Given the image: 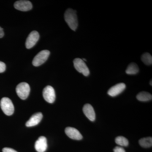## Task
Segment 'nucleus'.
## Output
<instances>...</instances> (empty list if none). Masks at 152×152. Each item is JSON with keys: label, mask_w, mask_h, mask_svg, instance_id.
I'll use <instances>...</instances> for the list:
<instances>
[{"label": "nucleus", "mask_w": 152, "mask_h": 152, "mask_svg": "<svg viewBox=\"0 0 152 152\" xmlns=\"http://www.w3.org/2000/svg\"><path fill=\"white\" fill-rule=\"evenodd\" d=\"M65 20L73 31H76L78 25L76 12L72 9H68L64 14Z\"/></svg>", "instance_id": "nucleus-1"}, {"label": "nucleus", "mask_w": 152, "mask_h": 152, "mask_svg": "<svg viewBox=\"0 0 152 152\" xmlns=\"http://www.w3.org/2000/svg\"><path fill=\"white\" fill-rule=\"evenodd\" d=\"M83 112L85 115L91 121L96 119V114L92 106L89 104H86L83 108Z\"/></svg>", "instance_id": "nucleus-12"}, {"label": "nucleus", "mask_w": 152, "mask_h": 152, "mask_svg": "<svg viewBox=\"0 0 152 152\" xmlns=\"http://www.w3.org/2000/svg\"><path fill=\"white\" fill-rule=\"evenodd\" d=\"M114 152H126L125 150L122 147H116L114 149Z\"/></svg>", "instance_id": "nucleus-20"}, {"label": "nucleus", "mask_w": 152, "mask_h": 152, "mask_svg": "<svg viewBox=\"0 0 152 152\" xmlns=\"http://www.w3.org/2000/svg\"><path fill=\"white\" fill-rule=\"evenodd\" d=\"M140 145L143 148H148L152 146V138L151 137L143 138L139 140Z\"/></svg>", "instance_id": "nucleus-16"}, {"label": "nucleus", "mask_w": 152, "mask_h": 152, "mask_svg": "<svg viewBox=\"0 0 152 152\" xmlns=\"http://www.w3.org/2000/svg\"><path fill=\"white\" fill-rule=\"evenodd\" d=\"M50 52L48 50L41 51L36 55L33 60L32 64L35 66H39L43 64L48 60Z\"/></svg>", "instance_id": "nucleus-4"}, {"label": "nucleus", "mask_w": 152, "mask_h": 152, "mask_svg": "<svg viewBox=\"0 0 152 152\" xmlns=\"http://www.w3.org/2000/svg\"><path fill=\"white\" fill-rule=\"evenodd\" d=\"M1 107L3 112L7 115H11L14 112V106L12 101L9 98L4 97L0 102Z\"/></svg>", "instance_id": "nucleus-2"}, {"label": "nucleus", "mask_w": 152, "mask_h": 152, "mask_svg": "<svg viewBox=\"0 0 152 152\" xmlns=\"http://www.w3.org/2000/svg\"><path fill=\"white\" fill-rule=\"evenodd\" d=\"M65 132L67 136L73 140H80L83 139V136L75 128L68 127L66 128Z\"/></svg>", "instance_id": "nucleus-9"}, {"label": "nucleus", "mask_w": 152, "mask_h": 152, "mask_svg": "<svg viewBox=\"0 0 152 152\" xmlns=\"http://www.w3.org/2000/svg\"><path fill=\"white\" fill-rule=\"evenodd\" d=\"M3 152H18L15 150L11 148H5L2 150Z\"/></svg>", "instance_id": "nucleus-21"}, {"label": "nucleus", "mask_w": 152, "mask_h": 152, "mask_svg": "<svg viewBox=\"0 0 152 152\" xmlns=\"http://www.w3.org/2000/svg\"><path fill=\"white\" fill-rule=\"evenodd\" d=\"M48 148L46 138L43 136H41L36 141L35 144V148L38 152H44L46 151Z\"/></svg>", "instance_id": "nucleus-11"}, {"label": "nucleus", "mask_w": 152, "mask_h": 152, "mask_svg": "<svg viewBox=\"0 0 152 152\" xmlns=\"http://www.w3.org/2000/svg\"><path fill=\"white\" fill-rule=\"evenodd\" d=\"M42 117V113H38L34 114L26 123V126L27 127H32L38 125L41 121Z\"/></svg>", "instance_id": "nucleus-13"}, {"label": "nucleus", "mask_w": 152, "mask_h": 152, "mask_svg": "<svg viewBox=\"0 0 152 152\" xmlns=\"http://www.w3.org/2000/svg\"><path fill=\"white\" fill-rule=\"evenodd\" d=\"M39 38V34L37 31H33L27 38L26 46L28 49L31 48L37 42Z\"/></svg>", "instance_id": "nucleus-7"}, {"label": "nucleus", "mask_w": 152, "mask_h": 152, "mask_svg": "<svg viewBox=\"0 0 152 152\" xmlns=\"http://www.w3.org/2000/svg\"><path fill=\"white\" fill-rule=\"evenodd\" d=\"M83 61H87V60L86 59H85V58H83Z\"/></svg>", "instance_id": "nucleus-23"}, {"label": "nucleus", "mask_w": 152, "mask_h": 152, "mask_svg": "<svg viewBox=\"0 0 152 152\" xmlns=\"http://www.w3.org/2000/svg\"><path fill=\"white\" fill-rule=\"evenodd\" d=\"M137 99L141 102H147L152 99V96L150 93L143 91L137 95Z\"/></svg>", "instance_id": "nucleus-14"}, {"label": "nucleus", "mask_w": 152, "mask_h": 152, "mask_svg": "<svg viewBox=\"0 0 152 152\" xmlns=\"http://www.w3.org/2000/svg\"><path fill=\"white\" fill-rule=\"evenodd\" d=\"M139 72V68L135 63H131L128 66L126 71V73L128 75H135Z\"/></svg>", "instance_id": "nucleus-15"}, {"label": "nucleus", "mask_w": 152, "mask_h": 152, "mask_svg": "<svg viewBox=\"0 0 152 152\" xmlns=\"http://www.w3.org/2000/svg\"><path fill=\"white\" fill-rule=\"evenodd\" d=\"M142 61L146 65H151L152 64V57L150 54L146 53L142 55Z\"/></svg>", "instance_id": "nucleus-18"}, {"label": "nucleus", "mask_w": 152, "mask_h": 152, "mask_svg": "<svg viewBox=\"0 0 152 152\" xmlns=\"http://www.w3.org/2000/svg\"><path fill=\"white\" fill-rule=\"evenodd\" d=\"M14 7L18 10L26 12L31 10L32 4L29 1L21 0L16 2L14 4Z\"/></svg>", "instance_id": "nucleus-8"}, {"label": "nucleus", "mask_w": 152, "mask_h": 152, "mask_svg": "<svg viewBox=\"0 0 152 152\" xmlns=\"http://www.w3.org/2000/svg\"><path fill=\"white\" fill-rule=\"evenodd\" d=\"M116 143L121 146L127 147L129 145V142L127 139L122 136H119L115 139Z\"/></svg>", "instance_id": "nucleus-17"}, {"label": "nucleus", "mask_w": 152, "mask_h": 152, "mask_svg": "<svg viewBox=\"0 0 152 152\" xmlns=\"http://www.w3.org/2000/svg\"><path fill=\"white\" fill-rule=\"evenodd\" d=\"M74 65L76 70L85 76L89 75L90 71L85 62L81 59L77 58L74 60Z\"/></svg>", "instance_id": "nucleus-5"}, {"label": "nucleus", "mask_w": 152, "mask_h": 152, "mask_svg": "<svg viewBox=\"0 0 152 152\" xmlns=\"http://www.w3.org/2000/svg\"><path fill=\"white\" fill-rule=\"evenodd\" d=\"M126 88V86L124 83H120L111 87L107 93L111 96H116L122 92Z\"/></svg>", "instance_id": "nucleus-10"}, {"label": "nucleus", "mask_w": 152, "mask_h": 152, "mask_svg": "<svg viewBox=\"0 0 152 152\" xmlns=\"http://www.w3.org/2000/svg\"><path fill=\"white\" fill-rule=\"evenodd\" d=\"M43 96L45 100L50 103H53L56 99L55 90L51 86H47L44 89Z\"/></svg>", "instance_id": "nucleus-6"}, {"label": "nucleus", "mask_w": 152, "mask_h": 152, "mask_svg": "<svg viewBox=\"0 0 152 152\" xmlns=\"http://www.w3.org/2000/svg\"><path fill=\"white\" fill-rule=\"evenodd\" d=\"M4 36V32L2 28L0 27V38H2Z\"/></svg>", "instance_id": "nucleus-22"}, {"label": "nucleus", "mask_w": 152, "mask_h": 152, "mask_svg": "<svg viewBox=\"0 0 152 152\" xmlns=\"http://www.w3.org/2000/svg\"><path fill=\"white\" fill-rule=\"evenodd\" d=\"M6 66L5 64L0 61V73H3L5 71Z\"/></svg>", "instance_id": "nucleus-19"}, {"label": "nucleus", "mask_w": 152, "mask_h": 152, "mask_svg": "<svg viewBox=\"0 0 152 152\" xmlns=\"http://www.w3.org/2000/svg\"><path fill=\"white\" fill-rule=\"evenodd\" d=\"M16 91L19 97L23 100L26 99L28 98L30 94L29 85L25 82L20 83L17 86Z\"/></svg>", "instance_id": "nucleus-3"}, {"label": "nucleus", "mask_w": 152, "mask_h": 152, "mask_svg": "<svg viewBox=\"0 0 152 152\" xmlns=\"http://www.w3.org/2000/svg\"><path fill=\"white\" fill-rule=\"evenodd\" d=\"M150 85H151V86H152V80H151V82H150Z\"/></svg>", "instance_id": "nucleus-24"}]
</instances>
